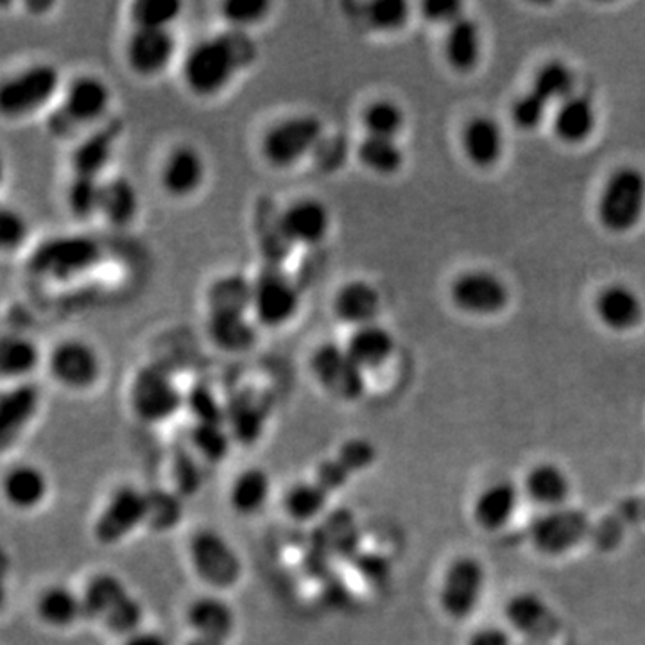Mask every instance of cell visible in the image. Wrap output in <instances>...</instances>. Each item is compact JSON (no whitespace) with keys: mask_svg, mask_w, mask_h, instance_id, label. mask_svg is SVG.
Wrapping results in <instances>:
<instances>
[{"mask_svg":"<svg viewBox=\"0 0 645 645\" xmlns=\"http://www.w3.org/2000/svg\"><path fill=\"white\" fill-rule=\"evenodd\" d=\"M597 316L604 325L615 332L635 329L644 316V305L633 289L613 285L606 289L595 302Z\"/></svg>","mask_w":645,"mask_h":645,"instance_id":"83f0119b","label":"cell"},{"mask_svg":"<svg viewBox=\"0 0 645 645\" xmlns=\"http://www.w3.org/2000/svg\"><path fill=\"white\" fill-rule=\"evenodd\" d=\"M329 498V493L316 481L300 483L285 495V511L294 521H314L325 510Z\"/></svg>","mask_w":645,"mask_h":645,"instance_id":"60d3db41","label":"cell"},{"mask_svg":"<svg viewBox=\"0 0 645 645\" xmlns=\"http://www.w3.org/2000/svg\"><path fill=\"white\" fill-rule=\"evenodd\" d=\"M302 306V296L296 283L276 265L265 268L253 280L251 312L256 323L268 329H280L293 321Z\"/></svg>","mask_w":645,"mask_h":645,"instance_id":"52a82bcc","label":"cell"},{"mask_svg":"<svg viewBox=\"0 0 645 645\" xmlns=\"http://www.w3.org/2000/svg\"><path fill=\"white\" fill-rule=\"evenodd\" d=\"M2 492L6 501L17 510H34L46 501L49 478L34 464H17L2 481Z\"/></svg>","mask_w":645,"mask_h":645,"instance_id":"4316f807","label":"cell"},{"mask_svg":"<svg viewBox=\"0 0 645 645\" xmlns=\"http://www.w3.org/2000/svg\"><path fill=\"white\" fill-rule=\"evenodd\" d=\"M206 162L203 154L192 145H178L163 162L162 187L172 198H189L203 187Z\"/></svg>","mask_w":645,"mask_h":645,"instance_id":"44dd1931","label":"cell"},{"mask_svg":"<svg viewBox=\"0 0 645 645\" xmlns=\"http://www.w3.org/2000/svg\"><path fill=\"white\" fill-rule=\"evenodd\" d=\"M182 10V2L178 0H139L131 6V19L135 28L171 29Z\"/></svg>","mask_w":645,"mask_h":645,"instance_id":"ee69618b","label":"cell"},{"mask_svg":"<svg viewBox=\"0 0 645 645\" xmlns=\"http://www.w3.org/2000/svg\"><path fill=\"white\" fill-rule=\"evenodd\" d=\"M148 493L135 486L119 487L93 525L95 538L104 545L119 544L148 522Z\"/></svg>","mask_w":645,"mask_h":645,"instance_id":"5bb4252c","label":"cell"},{"mask_svg":"<svg viewBox=\"0 0 645 645\" xmlns=\"http://www.w3.org/2000/svg\"><path fill=\"white\" fill-rule=\"evenodd\" d=\"M446 60L455 70L466 72L477 65L481 58V31L477 22L461 17L449 26L445 40Z\"/></svg>","mask_w":645,"mask_h":645,"instance_id":"e575fe53","label":"cell"},{"mask_svg":"<svg viewBox=\"0 0 645 645\" xmlns=\"http://www.w3.org/2000/svg\"><path fill=\"white\" fill-rule=\"evenodd\" d=\"M187 645H226V642L215 641V638H209V636L195 635Z\"/></svg>","mask_w":645,"mask_h":645,"instance_id":"94428289","label":"cell"},{"mask_svg":"<svg viewBox=\"0 0 645 645\" xmlns=\"http://www.w3.org/2000/svg\"><path fill=\"white\" fill-rule=\"evenodd\" d=\"M518 487L510 481H497L484 487L475 501L474 516L483 530L497 531L510 524L518 507Z\"/></svg>","mask_w":645,"mask_h":645,"instance_id":"d4e9b609","label":"cell"},{"mask_svg":"<svg viewBox=\"0 0 645 645\" xmlns=\"http://www.w3.org/2000/svg\"><path fill=\"white\" fill-rule=\"evenodd\" d=\"M271 478L262 468H248L233 481L230 502L241 515H255L270 501Z\"/></svg>","mask_w":645,"mask_h":645,"instance_id":"74e56055","label":"cell"},{"mask_svg":"<svg viewBox=\"0 0 645 645\" xmlns=\"http://www.w3.org/2000/svg\"><path fill=\"white\" fill-rule=\"evenodd\" d=\"M381 309V293L366 280L344 283L334 298L335 316L355 329L376 323Z\"/></svg>","mask_w":645,"mask_h":645,"instance_id":"7402d4cb","label":"cell"},{"mask_svg":"<svg viewBox=\"0 0 645 645\" xmlns=\"http://www.w3.org/2000/svg\"><path fill=\"white\" fill-rule=\"evenodd\" d=\"M589 531L592 525L586 513L563 506L536 516L531 524L530 536L540 553L560 556L585 542Z\"/></svg>","mask_w":645,"mask_h":645,"instance_id":"30bf717a","label":"cell"},{"mask_svg":"<svg viewBox=\"0 0 645 645\" xmlns=\"http://www.w3.org/2000/svg\"><path fill=\"white\" fill-rule=\"evenodd\" d=\"M452 302L468 314H495L510 302V293L504 282L490 273L463 274L452 283Z\"/></svg>","mask_w":645,"mask_h":645,"instance_id":"d6986e66","label":"cell"},{"mask_svg":"<svg viewBox=\"0 0 645 645\" xmlns=\"http://www.w3.org/2000/svg\"><path fill=\"white\" fill-rule=\"evenodd\" d=\"M101 256L98 242L84 238H60L38 248L31 261L34 273L46 279H72L89 271Z\"/></svg>","mask_w":645,"mask_h":645,"instance_id":"4fadbf2b","label":"cell"},{"mask_svg":"<svg viewBox=\"0 0 645 645\" xmlns=\"http://www.w3.org/2000/svg\"><path fill=\"white\" fill-rule=\"evenodd\" d=\"M311 372L318 384L335 399L353 402L366 391V372L340 344L325 343L318 346L312 353Z\"/></svg>","mask_w":645,"mask_h":645,"instance_id":"ba28073f","label":"cell"},{"mask_svg":"<svg viewBox=\"0 0 645 645\" xmlns=\"http://www.w3.org/2000/svg\"><path fill=\"white\" fill-rule=\"evenodd\" d=\"M177 54L171 29H133L125 42V61L135 74L144 78L162 74Z\"/></svg>","mask_w":645,"mask_h":645,"instance_id":"ac0fdd59","label":"cell"},{"mask_svg":"<svg viewBox=\"0 0 645 645\" xmlns=\"http://www.w3.org/2000/svg\"><path fill=\"white\" fill-rule=\"evenodd\" d=\"M140 198L135 185L125 178H112L102 182L101 215L113 226L133 223L139 214Z\"/></svg>","mask_w":645,"mask_h":645,"instance_id":"836d02e7","label":"cell"},{"mask_svg":"<svg viewBox=\"0 0 645 645\" xmlns=\"http://www.w3.org/2000/svg\"><path fill=\"white\" fill-rule=\"evenodd\" d=\"M148 522L154 530H168L180 521L182 506L172 495L163 492L148 493Z\"/></svg>","mask_w":645,"mask_h":645,"instance_id":"f907efd6","label":"cell"},{"mask_svg":"<svg viewBox=\"0 0 645 645\" xmlns=\"http://www.w3.org/2000/svg\"><path fill=\"white\" fill-rule=\"evenodd\" d=\"M6 177H8V160H6L4 149L0 145V189L4 185Z\"/></svg>","mask_w":645,"mask_h":645,"instance_id":"6125c7cd","label":"cell"},{"mask_svg":"<svg viewBox=\"0 0 645 645\" xmlns=\"http://www.w3.org/2000/svg\"><path fill=\"white\" fill-rule=\"evenodd\" d=\"M60 98V108L52 112V117L69 137L83 125L101 122L112 107L110 84L95 74L75 75L65 83Z\"/></svg>","mask_w":645,"mask_h":645,"instance_id":"277c9868","label":"cell"},{"mask_svg":"<svg viewBox=\"0 0 645 645\" xmlns=\"http://www.w3.org/2000/svg\"><path fill=\"white\" fill-rule=\"evenodd\" d=\"M645 210V177L635 168L613 172L601 194V223L609 232L624 233L635 228Z\"/></svg>","mask_w":645,"mask_h":645,"instance_id":"8992f818","label":"cell"},{"mask_svg":"<svg viewBox=\"0 0 645 645\" xmlns=\"http://www.w3.org/2000/svg\"><path fill=\"white\" fill-rule=\"evenodd\" d=\"M38 617L52 627H69L84 617L83 599L67 586L47 588L37 603Z\"/></svg>","mask_w":645,"mask_h":645,"instance_id":"d590c367","label":"cell"},{"mask_svg":"<svg viewBox=\"0 0 645 645\" xmlns=\"http://www.w3.org/2000/svg\"><path fill=\"white\" fill-rule=\"evenodd\" d=\"M411 17V8L405 0H373L366 8V19L376 31L393 33L400 31Z\"/></svg>","mask_w":645,"mask_h":645,"instance_id":"7dc6e473","label":"cell"},{"mask_svg":"<svg viewBox=\"0 0 645 645\" xmlns=\"http://www.w3.org/2000/svg\"><path fill=\"white\" fill-rule=\"evenodd\" d=\"M270 10L268 0H226L223 4V17L235 31H244V28L262 22Z\"/></svg>","mask_w":645,"mask_h":645,"instance_id":"c3c4849f","label":"cell"},{"mask_svg":"<svg viewBox=\"0 0 645 645\" xmlns=\"http://www.w3.org/2000/svg\"><path fill=\"white\" fill-rule=\"evenodd\" d=\"M548 102L540 98L538 93L530 92L516 99L511 110V117L516 125H521L522 130H533L540 122L544 121L547 115Z\"/></svg>","mask_w":645,"mask_h":645,"instance_id":"f5cc1de1","label":"cell"},{"mask_svg":"<svg viewBox=\"0 0 645 645\" xmlns=\"http://www.w3.org/2000/svg\"><path fill=\"white\" fill-rule=\"evenodd\" d=\"M337 460H340L341 463L352 472V474H357V472H363V470L370 468V466L375 463V446H373L372 442L364 440V437H353V440H350V442H346L341 446Z\"/></svg>","mask_w":645,"mask_h":645,"instance_id":"db71d44e","label":"cell"},{"mask_svg":"<svg viewBox=\"0 0 645 645\" xmlns=\"http://www.w3.org/2000/svg\"><path fill=\"white\" fill-rule=\"evenodd\" d=\"M189 407L194 413L198 423H223L226 411L219 404L214 393L206 385H195L189 393Z\"/></svg>","mask_w":645,"mask_h":645,"instance_id":"816d5d0a","label":"cell"},{"mask_svg":"<svg viewBox=\"0 0 645 645\" xmlns=\"http://www.w3.org/2000/svg\"><path fill=\"white\" fill-rule=\"evenodd\" d=\"M189 548L198 576L210 586L230 588L241 580V556L218 531H198L192 536Z\"/></svg>","mask_w":645,"mask_h":645,"instance_id":"9c48e42d","label":"cell"},{"mask_svg":"<svg viewBox=\"0 0 645 645\" xmlns=\"http://www.w3.org/2000/svg\"><path fill=\"white\" fill-rule=\"evenodd\" d=\"M525 493L545 510L563 507L571 497V478L562 466L540 463L525 477Z\"/></svg>","mask_w":645,"mask_h":645,"instance_id":"f1b7e54d","label":"cell"},{"mask_svg":"<svg viewBox=\"0 0 645 645\" xmlns=\"http://www.w3.org/2000/svg\"><path fill=\"white\" fill-rule=\"evenodd\" d=\"M42 405L37 384L19 382L0 391V451H8L23 436Z\"/></svg>","mask_w":645,"mask_h":645,"instance_id":"e0dca14e","label":"cell"},{"mask_svg":"<svg viewBox=\"0 0 645 645\" xmlns=\"http://www.w3.org/2000/svg\"><path fill=\"white\" fill-rule=\"evenodd\" d=\"M352 475V472L335 457V460L323 461L318 466L316 478L314 481L332 497L335 492H340L341 487L346 486Z\"/></svg>","mask_w":645,"mask_h":645,"instance_id":"11a10c76","label":"cell"},{"mask_svg":"<svg viewBox=\"0 0 645 645\" xmlns=\"http://www.w3.org/2000/svg\"><path fill=\"white\" fill-rule=\"evenodd\" d=\"M228 423L232 425V432L241 442H253L262 429L261 407L255 400L250 396L242 395L238 400H233L232 407L226 411Z\"/></svg>","mask_w":645,"mask_h":645,"instance_id":"bcb514c9","label":"cell"},{"mask_svg":"<svg viewBox=\"0 0 645 645\" xmlns=\"http://www.w3.org/2000/svg\"><path fill=\"white\" fill-rule=\"evenodd\" d=\"M463 145L470 162L478 168H490L501 159L502 148H504L501 128L493 119L478 117L466 125Z\"/></svg>","mask_w":645,"mask_h":645,"instance_id":"d6a6232c","label":"cell"},{"mask_svg":"<svg viewBox=\"0 0 645 645\" xmlns=\"http://www.w3.org/2000/svg\"><path fill=\"white\" fill-rule=\"evenodd\" d=\"M81 599L84 618L99 621L117 635L130 636L131 633L139 632L144 608L121 577L113 574L92 577Z\"/></svg>","mask_w":645,"mask_h":645,"instance_id":"3957f363","label":"cell"},{"mask_svg":"<svg viewBox=\"0 0 645 645\" xmlns=\"http://www.w3.org/2000/svg\"><path fill=\"white\" fill-rule=\"evenodd\" d=\"M486 586V571L475 557H457L446 568L440 588V606L454 621H464L477 609Z\"/></svg>","mask_w":645,"mask_h":645,"instance_id":"8fae6325","label":"cell"},{"mask_svg":"<svg viewBox=\"0 0 645 645\" xmlns=\"http://www.w3.org/2000/svg\"><path fill=\"white\" fill-rule=\"evenodd\" d=\"M466 645H511L510 635L501 627H483L470 636Z\"/></svg>","mask_w":645,"mask_h":645,"instance_id":"6f0895ef","label":"cell"},{"mask_svg":"<svg viewBox=\"0 0 645 645\" xmlns=\"http://www.w3.org/2000/svg\"><path fill=\"white\" fill-rule=\"evenodd\" d=\"M187 621L191 624L195 635L209 636L215 641L226 642L235 632V612L230 604L219 597H200L189 606Z\"/></svg>","mask_w":645,"mask_h":645,"instance_id":"484cf974","label":"cell"},{"mask_svg":"<svg viewBox=\"0 0 645 645\" xmlns=\"http://www.w3.org/2000/svg\"><path fill=\"white\" fill-rule=\"evenodd\" d=\"M576 80L568 67L563 65L560 61L548 63L540 70L538 75L534 78L533 92L538 93L545 102H565L574 95Z\"/></svg>","mask_w":645,"mask_h":645,"instance_id":"7bdbcfd3","label":"cell"},{"mask_svg":"<svg viewBox=\"0 0 645 645\" xmlns=\"http://www.w3.org/2000/svg\"><path fill=\"white\" fill-rule=\"evenodd\" d=\"M280 230L289 244L318 246L329 238L332 214L329 206L316 198L293 201L279 215Z\"/></svg>","mask_w":645,"mask_h":645,"instance_id":"2e32d148","label":"cell"},{"mask_svg":"<svg viewBox=\"0 0 645 645\" xmlns=\"http://www.w3.org/2000/svg\"><path fill=\"white\" fill-rule=\"evenodd\" d=\"M422 13L431 22L449 23V26L464 17L463 6L455 0H429L422 6Z\"/></svg>","mask_w":645,"mask_h":645,"instance_id":"9f6ffc18","label":"cell"},{"mask_svg":"<svg viewBox=\"0 0 645 645\" xmlns=\"http://www.w3.org/2000/svg\"><path fill=\"white\" fill-rule=\"evenodd\" d=\"M344 349L350 357L367 372L384 366L393 357L396 343L390 330L379 323H372L353 330Z\"/></svg>","mask_w":645,"mask_h":645,"instance_id":"603a6c76","label":"cell"},{"mask_svg":"<svg viewBox=\"0 0 645 645\" xmlns=\"http://www.w3.org/2000/svg\"><path fill=\"white\" fill-rule=\"evenodd\" d=\"M6 560L0 556V608L4 606L6 597H8V589H6Z\"/></svg>","mask_w":645,"mask_h":645,"instance_id":"91938a15","label":"cell"},{"mask_svg":"<svg viewBox=\"0 0 645 645\" xmlns=\"http://www.w3.org/2000/svg\"><path fill=\"white\" fill-rule=\"evenodd\" d=\"M595 108L592 101L581 95H572L557 108L554 130L565 142H581L594 131Z\"/></svg>","mask_w":645,"mask_h":645,"instance_id":"8d00e7d4","label":"cell"},{"mask_svg":"<svg viewBox=\"0 0 645 645\" xmlns=\"http://www.w3.org/2000/svg\"><path fill=\"white\" fill-rule=\"evenodd\" d=\"M357 157L367 171L381 177H391L404 168V149L395 139L366 135L359 144Z\"/></svg>","mask_w":645,"mask_h":645,"instance_id":"f35d334b","label":"cell"},{"mask_svg":"<svg viewBox=\"0 0 645 645\" xmlns=\"http://www.w3.org/2000/svg\"><path fill=\"white\" fill-rule=\"evenodd\" d=\"M102 182L98 178L74 177L67 187V206L70 214L81 221L101 215Z\"/></svg>","mask_w":645,"mask_h":645,"instance_id":"b9f144b4","label":"cell"},{"mask_svg":"<svg viewBox=\"0 0 645 645\" xmlns=\"http://www.w3.org/2000/svg\"><path fill=\"white\" fill-rule=\"evenodd\" d=\"M325 128L316 115H291L271 125L262 139V154L279 169L294 168L323 139Z\"/></svg>","mask_w":645,"mask_h":645,"instance_id":"5b68a950","label":"cell"},{"mask_svg":"<svg viewBox=\"0 0 645 645\" xmlns=\"http://www.w3.org/2000/svg\"><path fill=\"white\" fill-rule=\"evenodd\" d=\"M42 363V350L37 341L19 332L0 335V379L26 382Z\"/></svg>","mask_w":645,"mask_h":645,"instance_id":"cb8c5ba5","label":"cell"},{"mask_svg":"<svg viewBox=\"0 0 645 645\" xmlns=\"http://www.w3.org/2000/svg\"><path fill=\"white\" fill-rule=\"evenodd\" d=\"M60 69L51 61H34L0 80V117L23 121L51 107L63 92Z\"/></svg>","mask_w":645,"mask_h":645,"instance_id":"7a4b0ae2","label":"cell"},{"mask_svg":"<svg viewBox=\"0 0 645 645\" xmlns=\"http://www.w3.org/2000/svg\"><path fill=\"white\" fill-rule=\"evenodd\" d=\"M194 445L210 461H221L230 446L223 423H198L192 432Z\"/></svg>","mask_w":645,"mask_h":645,"instance_id":"681fc988","label":"cell"},{"mask_svg":"<svg viewBox=\"0 0 645 645\" xmlns=\"http://www.w3.org/2000/svg\"><path fill=\"white\" fill-rule=\"evenodd\" d=\"M363 125L366 128V135L396 140L400 131L404 130V110L390 99L370 102L364 108Z\"/></svg>","mask_w":645,"mask_h":645,"instance_id":"ab89813d","label":"cell"},{"mask_svg":"<svg viewBox=\"0 0 645 645\" xmlns=\"http://www.w3.org/2000/svg\"><path fill=\"white\" fill-rule=\"evenodd\" d=\"M117 128L104 125L93 131L78 148L72 151V171L74 177H101V172L112 162L115 151Z\"/></svg>","mask_w":645,"mask_h":645,"instance_id":"f546056e","label":"cell"},{"mask_svg":"<svg viewBox=\"0 0 645 645\" xmlns=\"http://www.w3.org/2000/svg\"><path fill=\"white\" fill-rule=\"evenodd\" d=\"M506 617L522 635L548 641L560 632V618L547 601L533 592H521L507 601Z\"/></svg>","mask_w":645,"mask_h":645,"instance_id":"ffe728a7","label":"cell"},{"mask_svg":"<svg viewBox=\"0 0 645 645\" xmlns=\"http://www.w3.org/2000/svg\"><path fill=\"white\" fill-rule=\"evenodd\" d=\"M131 407L140 420L149 423L165 422L183 405L182 391L168 372L151 366L140 370L130 391Z\"/></svg>","mask_w":645,"mask_h":645,"instance_id":"7c38bea8","label":"cell"},{"mask_svg":"<svg viewBox=\"0 0 645 645\" xmlns=\"http://www.w3.org/2000/svg\"><path fill=\"white\" fill-rule=\"evenodd\" d=\"M253 300V282L242 274H224L206 293L210 314H248Z\"/></svg>","mask_w":645,"mask_h":645,"instance_id":"1f68e13d","label":"cell"},{"mask_svg":"<svg viewBox=\"0 0 645 645\" xmlns=\"http://www.w3.org/2000/svg\"><path fill=\"white\" fill-rule=\"evenodd\" d=\"M206 330L212 343L223 352H248L256 343V329L248 314H210Z\"/></svg>","mask_w":645,"mask_h":645,"instance_id":"4dcf8cb0","label":"cell"},{"mask_svg":"<svg viewBox=\"0 0 645 645\" xmlns=\"http://www.w3.org/2000/svg\"><path fill=\"white\" fill-rule=\"evenodd\" d=\"M253 54L250 40L239 31L201 40L187 52L183 61L187 89L200 98L223 92Z\"/></svg>","mask_w":645,"mask_h":645,"instance_id":"6da1fadb","label":"cell"},{"mask_svg":"<svg viewBox=\"0 0 645 645\" xmlns=\"http://www.w3.org/2000/svg\"><path fill=\"white\" fill-rule=\"evenodd\" d=\"M31 235V223L22 210L0 203V255L22 250Z\"/></svg>","mask_w":645,"mask_h":645,"instance_id":"f6af8a7d","label":"cell"},{"mask_svg":"<svg viewBox=\"0 0 645 645\" xmlns=\"http://www.w3.org/2000/svg\"><path fill=\"white\" fill-rule=\"evenodd\" d=\"M47 366L58 384L74 391L90 390L102 372L98 350L83 340L60 341L49 353Z\"/></svg>","mask_w":645,"mask_h":645,"instance_id":"9a60e30c","label":"cell"},{"mask_svg":"<svg viewBox=\"0 0 645 645\" xmlns=\"http://www.w3.org/2000/svg\"><path fill=\"white\" fill-rule=\"evenodd\" d=\"M124 645H171L168 636L153 629H139V632L131 633L125 636Z\"/></svg>","mask_w":645,"mask_h":645,"instance_id":"680465c9","label":"cell"}]
</instances>
